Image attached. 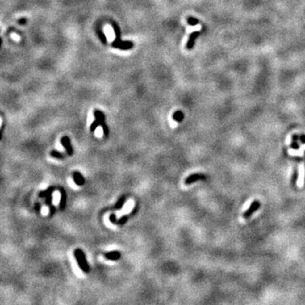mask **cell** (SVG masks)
I'll use <instances>...</instances> for the list:
<instances>
[{"label":"cell","instance_id":"obj_11","mask_svg":"<svg viewBox=\"0 0 305 305\" xmlns=\"http://www.w3.org/2000/svg\"><path fill=\"white\" fill-rule=\"evenodd\" d=\"M93 115L95 117V119H98V120L101 121V123H102L101 126H103V124H105V122H104V121H105V116H104V114H103L102 111L95 110L93 111Z\"/></svg>","mask_w":305,"mask_h":305},{"label":"cell","instance_id":"obj_7","mask_svg":"<svg viewBox=\"0 0 305 305\" xmlns=\"http://www.w3.org/2000/svg\"><path fill=\"white\" fill-rule=\"evenodd\" d=\"M104 257L105 259H109V260H112V261H115V260H119L121 257L120 253L116 251V250H113L111 252H108L106 253H104Z\"/></svg>","mask_w":305,"mask_h":305},{"label":"cell","instance_id":"obj_5","mask_svg":"<svg viewBox=\"0 0 305 305\" xmlns=\"http://www.w3.org/2000/svg\"><path fill=\"white\" fill-rule=\"evenodd\" d=\"M58 191L60 192V209L61 211H63L65 209V206H66V202H67V195H66V192L64 187H58Z\"/></svg>","mask_w":305,"mask_h":305},{"label":"cell","instance_id":"obj_3","mask_svg":"<svg viewBox=\"0 0 305 305\" xmlns=\"http://www.w3.org/2000/svg\"><path fill=\"white\" fill-rule=\"evenodd\" d=\"M60 143L63 145V147L65 148V149L66 151V153L69 156H72L74 154V150L73 148L71 146V143H70V139L67 136H65L63 137H61L60 139Z\"/></svg>","mask_w":305,"mask_h":305},{"label":"cell","instance_id":"obj_19","mask_svg":"<svg viewBox=\"0 0 305 305\" xmlns=\"http://www.w3.org/2000/svg\"><path fill=\"white\" fill-rule=\"evenodd\" d=\"M52 201H53V195L50 194V195L47 196L45 198V205L50 207L52 205Z\"/></svg>","mask_w":305,"mask_h":305},{"label":"cell","instance_id":"obj_15","mask_svg":"<svg viewBox=\"0 0 305 305\" xmlns=\"http://www.w3.org/2000/svg\"><path fill=\"white\" fill-rule=\"evenodd\" d=\"M101 125H102L101 121H100V120H98V119H95V120H94V121L92 123V125H91V126H90V131H91L92 132H95L97 128H98V126H101Z\"/></svg>","mask_w":305,"mask_h":305},{"label":"cell","instance_id":"obj_13","mask_svg":"<svg viewBox=\"0 0 305 305\" xmlns=\"http://www.w3.org/2000/svg\"><path fill=\"white\" fill-rule=\"evenodd\" d=\"M50 156L57 159H64L65 158V155L64 153H62V152H59V151H57V150H54V149L52 150V151L50 152Z\"/></svg>","mask_w":305,"mask_h":305},{"label":"cell","instance_id":"obj_18","mask_svg":"<svg viewBox=\"0 0 305 305\" xmlns=\"http://www.w3.org/2000/svg\"><path fill=\"white\" fill-rule=\"evenodd\" d=\"M198 20L196 19V18H193V17H188L187 18V23L190 26H195L197 24H198Z\"/></svg>","mask_w":305,"mask_h":305},{"label":"cell","instance_id":"obj_26","mask_svg":"<svg viewBox=\"0 0 305 305\" xmlns=\"http://www.w3.org/2000/svg\"><path fill=\"white\" fill-rule=\"evenodd\" d=\"M25 20H25V19H21V20H20V24H24V23H25V22H26Z\"/></svg>","mask_w":305,"mask_h":305},{"label":"cell","instance_id":"obj_17","mask_svg":"<svg viewBox=\"0 0 305 305\" xmlns=\"http://www.w3.org/2000/svg\"><path fill=\"white\" fill-rule=\"evenodd\" d=\"M304 151H305V146H303L301 149L298 150V151H293V150L289 149V153H290V154H293V155H303Z\"/></svg>","mask_w":305,"mask_h":305},{"label":"cell","instance_id":"obj_6","mask_svg":"<svg viewBox=\"0 0 305 305\" xmlns=\"http://www.w3.org/2000/svg\"><path fill=\"white\" fill-rule=\"evenodd\" d=\"M72 178H73L74 182L76 183L77 186H83L85 184V179L79 171H74L72 173Z\"/></svg>","mask_w":305,"mask_h":305},{"label":"cell","instance_id":"obj_2","mask_svg":"<svg viewBox=\"0 0 305 305\" xmlns=\"http://www.w3.org/2000/svg\"><path fill=\"white\" fill-rule=\"evenodd\" d=\"M259 207H260V202H259V200H256L254 202H253L252 204L249 206V209H247L245 212H244V214L242 215L243 218L244 219H249V218H250L253 215V214L256 212L259 209Z\"/></svg>","mask_w":305,"mask_h":305},{"label":"cell","instance_id":"obj_10","mask_svg":"<svg viewBox=\"0 0 305 305\" xmlns=\"http://www.w3.org/2000/svg\"><path fill=\"white\" fill-rule=\"evenodd\" d=\"M56 189H57L56 186H49V187H48V188H47L46 190H44V191L40 192L39 193H38V197H39L40 198H45L47 196H48V195H50V194H52V193H53L54 191H56Z\"/></svg>","mask_w":305,"mask_h":305},{"label":"cell","instance_id":"obj_16","mask_svg":"<svg viewBox=\"0 0 305 305\" xmlns=\"http://www.w3.org/2000/svg\"><path fill=\"white\" fill-rule=\"evenodd\" d=\"M128 219H129V216L128 215L121 216V217L118 219V221H117V224H116V225H118V226H123L124 224H126V222L128 220Z\"/></svg>","mask_w":305,"mask_h":305},{"label":"cell","instance_id":"obj_23","mask_svg":"<svg viewBox=\"0 0 305 305\" xmlns=\"http://www.w3.org/2000/svg\"><path fill=\"white\" fill-rule=\"evenodd\" d=\"M34 209H35L37 212H40V210H41V204H40L39 203L37 202L35 203V205H34Z\"/></svg>","mask_w":305,"mask_h":305},{"label":"cell","instance_id":"obj_25","mask_svg":"<svg viewBox=\"0 0 305 305\" xmlns=\"http://www.w3.org/2000/svg\"><path fill=\"white\" fill-rule=\"evenodd\" d=\"M136 209H137V207H135V208L133 209V211L132 212V215H134L135 213H136Z\"/></svg>","mask_w":305,"mask_h":305},{"label":"cell","instance_id":"obj_22","mask_svg":"<svg viewBox=\"0 0 305 305\" xmlns=\"http://www.w3.org/2000/svg\"><path fill=\"white\" fill-rule=\"evenodd\" d=\"M49 216H53L54 214H55V212H56V208H55V206L54 205H52L50 206L49 207Z\"/></svg>","mask_w":305,"mask_h":305},{"label":"cell","instance_id":"obj_20","mask_svg":"<svg viewBox=\"0 0 305 305\" xmlns=\"http://www.w3.org/2000/svg\"><path fill=\"white\" fill-rule=\"evenodd\" d=\"M110 221L112 224H115V225H116L117 224V221H118V219H117V216H116V215H115V214H111L110 215Z\"/></svg>","mask_w":305,"mask_h":305},{"label":"cell","instance_id":"obj_14","mask_svg":"<svg viewBox=\"0 0 305 305\" xmlns=\"http://www.w3.org/2000/svg\"><path fill=\"white\" fill-rule=\"evenodd\" d=\"M183 118H184V115H183L181 111H176V112H175L174 115H173V119H174V120L177 121V122L182 121L183 119Z\"/></svg>","mask_w":305,"mask_h":305},{"label":"cell","instance_id":"obj_12","mask_svg":"<svg viewBox=\"0 0 305 305\" xmlns=\"http://www.w3.org/2000/svg\"><path fill=\"white\" fill-rule=\"evenodd\" d=\"M126 200V197H125V196H121V197H120V198L118 199V201L115 203V209H117V210H119V209H122L123 207H124V205H125Z\"/></svg>","mask_w":305,"mask_h":305},{"label":"cell","instance_id":"obj_1","mask_svg":"<svg viewBox=\"0 0 305 305\" xmlns=\"http://www.w3.org/2000/svg\"><path fill=\"white\" fill-rule=\"evenodd\" d=\"M74 256L76 258L79 268L85 273H88L90 270L88 263L86 261V255L81 249H76L74 251Z\"/></svg>","mask_w":305,"mask_h":305},{"label":"cell","instance_id":"obj_4","mask_svg":"<svg viewBox=\"0 0 305 305\" xmlns=\"http://www.w3.org/2000/svg\"><path fill=\"white\" fill-rule=\"evenodd\" d=\"M205 179V176L203 175V174H200V173H195V174H192L186 177L185 179V184L186 185H190L192 183L195 182H198L199 180H203Z\"/></svg>","mask_w":305,"mask_h":305},{"label":"cell","instance_id":"obj_21","mask_svg":"<svg viewBox=\"0 0 305 305\" xmlns=\"http://www.w3.org/2000/svg\"><path fill=\"white\" fill-rule=\"evenodd\" d=\"M102 129H103V134H104V136H109L110 131H109V127H108V126H107L106 124H103V126H102Z\"/></svg>","mask_w":305,"mask_h":305},{"label":"cell","instance_id":"obj_9","mask_svg":"<svg viewBox=\"0 0 305 305\" xmlns=\"http://www.w3.org/2000/svg\"><path fill=\"white\" fill-rule=\"evenodd\" d=\"M304 176H305V168L303 165H301L299 167V177L298 179V186L302 187L303 186L304 182Z\"/></svg>","mask_w":305,"mask_h":305},{"label":"cell","instance_id":"obj_8","mask_svg":"<svg viewBox=\"0 0 305 305\" xmlns=\"http://www.w3.org/2000/svg\"><path fill=\"white\" fill-rule=\"evenodd\" d=\"M198 36H199V31H193V32H192V33L190 34L188 41H187V43H186V48H187V49H192V48H193L195 39L198 37Z\"/></svg>","mask_w":305,"mask_h":305},{"label":"cell","instance_id":"obj_24","mask_svg":"<svg viewBox=\"0 0 305 305\" xmlns=\"http://www.w3.org/2000/svg\"><path fill=\"white\" fill-rule=\"evenodd\" d=\"M12 37H13V38H15V39H16V40L20 39V37H18V36H16L15 34H12Z\"/></svg>","mask_w":305,"mask_h":305}]
</instances>
